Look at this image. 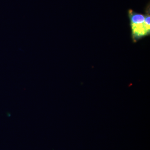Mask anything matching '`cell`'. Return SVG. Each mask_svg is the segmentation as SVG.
Returning a JSON list of instances; mask_svg holds the SVG:
<instances>
[{"label":"cell","instance_id":"obj_1","mask_svg":"<svg viewBox=\"0 0 150 150\" xmlns=\"http://www.w3.org/2000/svg\"><path fill=\"white\" fill-rule=\"evenodd\" d=\"M146 14H143L136 12L132 9L128 10L132 38L134 42L150 34V9L146 8Z\"/></svg>","mask_w":150,"mask_h":150}]
</instances>
